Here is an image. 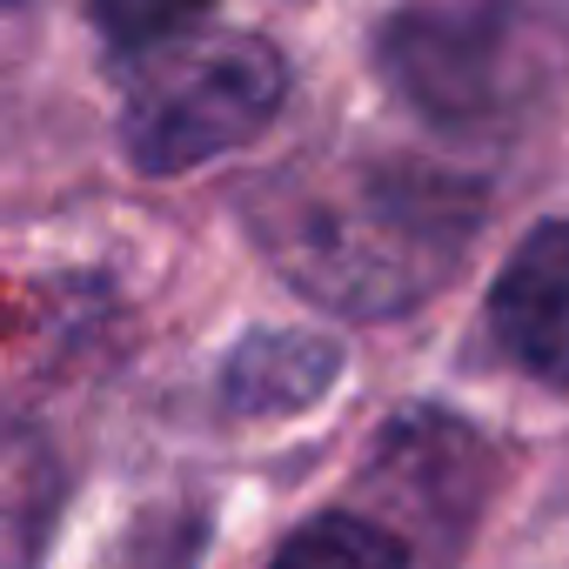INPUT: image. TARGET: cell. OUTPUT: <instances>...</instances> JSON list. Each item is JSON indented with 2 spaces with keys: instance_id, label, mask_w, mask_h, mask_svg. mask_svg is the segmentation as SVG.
<instances>
[{
  "instance_id": "1",
  "label": "cell",
  "mask_w": 569,
  "mask_h": 569,
  "mask_svg": "<svg viewBox=\"0 0 569 569\" xmlns=\"http://www.w3.org/2000/svg\"><path fill=\"white\" fill-rule=\"evenodd\" d=\"M241 221L296 296L382 322L456 281L482 228V188L416 154L329 148L261 174Z\"/></svg>"
},
{
  "instance_id": "2",
  "label": "cell",
  "mask_w": 569,
  "mask_h": 569,
  "mask_svg": "<svg viewBox=\"0 0 569 569\" xmlns=\"http://www.w3.org/2000/svg\"><path fill=\"white\" fill-rule=\"evenodd\" d=\"M369 54L409 114L449 134L502 128L569 74V0H402Z\"/></svg>"
},
{
  "instance_id": "3",
  "label": "cell",
  "mask_w": 569,
  "mask_h": 569,
  "mask_svg": "<svg viewBox=\"0 0 569 569\" xmlns=\"http://www.w3.org/2000/svg\"><path fill=\"white\" fill-rule=\"evenodd\" d=\"M289 101V61L261 34H174L134 54L121 154L141 174H188L248 148Z\"/></svg>"
},
{
  "instance_id": "4",
  "label": "cell",
  "mask_w": 569,
  "mask_h": 569,
  "mask_svg": "<svg viewBox=\"0 0 569 569\" xmlns=\"http://www.w3.org/2000/svg\"><path fill=\"white\" fill-rule=\"evenodd\" d=\"M489 336L522 376L569 389V214L542 221L502 261L489 289Z\"/></svg>"
},
{
  "instance_id": "5",
  "label": "cell",
  "mask_w": 569,
  "mask_h": 569,
  "mask_svg": "<svg viewBox=\"0 0 569 569\" xmlns=\"http://www.w3.org/2000/svg\"><path fill=\"white\" fill-rule=\"evenodd\" d=\"M342 376V349L316 329H261L221 369V402L234 416H296L329 396Z\"/></svg>"
},
{
  "instance_id": "6",
  "label": "cell",
  "mask_w": 569,
  "mask_h": 569,
  "mask_svg": "<svg viewBox=\"0 0 569 569\" xmlns=\"http://www.w3.org/2000/svg\"><path fill=\"white\" fill-rule=\"evenodd\" d=\"M54 516H61L54 449L28 422L0 416V569H41Z\"/></svg>"
},
{
  "instance_id": "7",
  "label": "cell",
  "mask_w": 569,
  "mask_h": 569,
  "mask_svg": "<svg viewBox=\"0 0 569 569\" xmlns=\"http://www.w3.org/2000/svg\"><path fill=\"white\" fill-rule=\"evenodd\" d=\"M268 569H409V549L369 516H316L274 549Z\"/></svg>"
},
{
  "instance_id": "8",
  "label": "cell",
  "mask_w": 569,
  "mask_h": 569,
  "mask_svg": "<svg viewBox=\"0 0 569 569\" xmlns=\"http://www.w3.org/2000/svg\"><path fill=\"white\" fill-rule=\"evenodd\" d=\"M208 8L214 0H88L101 41L121 48V54H141V48H161V41L188 34Z\"/></svg>"
},
{
  "instance_id": "9",
  "label": "cell",
  "mask_w": 569,
  "mask_h": 569,
  "mask_svg": "<svg viewBox=\"0 0 569 569\" xmlns=\"http://www.w3.org/2000/svg\"><path fill=\"white\" fill-rule=\"evenodd\" d=\"M14 8H28V0H0V14H14Z\"/></svg>"
}]
</instances>
